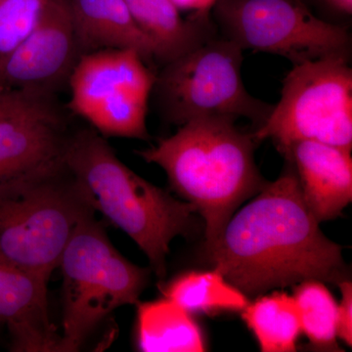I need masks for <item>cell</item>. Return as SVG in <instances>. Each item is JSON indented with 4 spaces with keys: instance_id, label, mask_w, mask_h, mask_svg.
I'll use <instances>...</instances> for the list:
<instances>
[{
    "instance_id": "cell-1",
    "label": "cell",
    "mask_w": 352,
    "mask_h": 352,
    "mask_svg": "<svg viewBox=\"0 0 352 352\" xmlns=\"http://www.w3.org/2000/svg\"><path fill=\"white\" fill-rule=\"evenodd\" d=\"M289 166L206 245L208 263L247 296L307 280L340 284L346 275L342 247L322 232Z\"/></svg>"
},
{
    "instance_id": "cell-2",
    "label": "cell",
    "mask_w": 352,
    "mask_h": 352,
    "mask_svg": "<svg viewBox=\"0 0 352 352\" xmlns=\"http://www.w3.org/2000/svg\"><path fill=\"white\" fill-rule=\"evenodd\" d=\"M256 143L235 122L210 118L182 124L173 135L138 154L161 166L173 191L201 215L208 245L241 204L266 184L254 162Z\"/></svg>"
},
{
    "instance_id": "cell-3",
    "label": "cell",
    "mask_w": 352,
    "mask_h": 352,
    "mask_svg": "<svg viewBox=\"0 0 352 352\" xmlns=\"http://www.w3.org/2000/svg\"><path fill=\"white\" fill-rule=\"evenodd\" d=\"M63 157L95 212L129 235L155 274L166 277L171 241L191 232L195 208L131 170L90 126L74 129Z\"/></svg>"
},
{
    "instance_id": "cell-4",
    "label": "cell",
    "mask_w": 352,
    "mask_h": 352,
    "mask_svg": "<svg viewBox=\"0 0 352 352\" xmlns=\"http://www.w3.org/2000/svg\"><path fill=\"white\" fill-rule=\"evenodd\" d=\"M94 214L64 157L0 180V256L48 282L76 226Z\"/></svg>"
},
{
    "instance_id": "cell-5",
    "label": "cell",
    "mask_w": 352,
    "mask_h": 352,
    "mask_svg": "<svg viewBox=\"0 0 352 352\" xmlns=\"http://www.w3.org/2000/svg\"><path fill=\"white\" fill-rule=\"evenodd\" d=\"M95 215L76 226L58 266L63 277L59 352L80 351L113 310L136 305L149 281L150 270L127 261Z\"/></svg>"
},
{
    "instance_id": "cell-6",
    "label": "cell",
    "mask_w": 352,
    "mask_h": 352,
    "mask_svg": "<svg viewBox=\"0 0 352 352\" xmlns=\"http://www.w3.org/2000/svg\"><path fill=\"white\" fill-rule=\"evenodd\" d=\"M242 63V48L217 34L161 66L153 92L164 119L182 126L194 120L245 118L258 129L274 106L247 91Z\"/></svg>"
},
{
    "instance_id": "cell-7",
    "label": "cell",
    "mask_w": 352,
    "mask_h": 352,
    "mask_svg": "<svg viewBox=\"0 0 352 352\" xmlns=\"http://www.w3.org/2000/svg\"><path fill=\"white\" fill-rule=\"evenodd\" d=\"M272 139L280 152L298 141L352 148V69L349 55L333 54L294 65L281 99L252 133Z\"/></svg>"
},
{
    "instance_id": "cell-8",
    "label": "cell",
    "mask_w": 352,
    "mask_h": 352,
    "mask_svg": "<svg viewBox=\"0 0 352 352\" xmlns=\"http://www.w3.org/2000/svg\"><path fill=\"white\" fill-rule=\"evenodd\" d=\"M156 72L132 50L83 55L69 78L66 107L104 138L149 140L148 103Z\"/></svg>"
},
{
    "instance_id": "cell-9",
    "label": "cell",
    "mask_w": 352,
    "mask_h": 352,
    "mask_svg": "<svg viewBox=\"0 0 352 352\" xmlns=\"http://www.w3.org/2000/svg\"><path fill=\"white\" fill-rule=\"evenodd\" d=\"M212 8L222 36L243 50L279 55L294 65L349 55L346 28L315 17L298 0H217Z\"/></svg>"
},
{
    "instance_id": "cell-10",
    "label": "cell",
    "mask_w": 352,
    "mask_h": 352,
    "mask_svg": "<svg viewBox=\"0 0 352 352\" xmlns=\"http://www.w3.org/2000/svg\"><path fill=\"white\" fill-rule=\"evenodd\" d=\"M83 55L69 0H47L31 34L0 64V85L58 96Z\"/></svg>"
},
{
    "instance_id": "cell-11",
    "label": "cell",
    "mask_w": 352,
    "mask_h": 352,
    "mask_svg": "<svg viewBox=\"0 0 352 352\" xmlns=\"http://www.w3.org/2000/svg\"><path fill=\"white\" fill-rule=\"evenodd\" d=\"M71 116L58 96H43L0 119V180L63 157Z\"/></svg>"
},
{
    "instance_id": "cell-12",
    "label": "cell",
    "mask_w": 352,
    "mask_h": 352,
    "mask_svg": "<svg viewBox=\"0 0 352 352\" xmlns=\"http://www.w3.org/2000/svg\"><path fill=\"white\" fill-rule=\"evenodd\" d=\"M47 284L0 256V327L11 351L59 352L61 336L50 321Z\"/></svg>"
},
{
    "instance_id": "cell-13",
    "label": "cell",
    "mask_w": 352,
    "mask_h": 352,
    "mask_svg": "<svg viewBox=\"0 0 352 352\" xmlns=\"http://www.w3.org/2000/svg\"><path fill=\"white\" fill-rule=\"evenodd\" d=\"M349 150L302 140L283 150L295 170L303 199L319 222L336 219L352 200Z\"/></svg>"
},
{
    "instance_id": "cell-14",
    "label": "cell",
    "mask_w": 352,
    "mask_h": 352,
    "mask_svg": "<svg viewBox=\"0 0 352 352\" xmlns=\"http://www.w3.org/2000/svg\"><path fill=\"white\" fill-rule=\"evenodd\" d=\"M83 53L132 50L156 62L154 44L132 18L124 0H69Z\"/></svg>"
},
{
    "instance_id": "cell-15",
    "label": "cell",
    "mask_w": 352,
    "mask_h": 352,
    "mask_svg": "<svg viewBox=\"0 0 352 352\" xmlns=\"http://www.w3.org/2000/svg\"><path fill=\"white\" fill-rule=\"evenodd\" d=\"M132 18L154 44L160 66L217 36L210 12L183 19L171 0H124Z\"/></svg>"
},
{
    "instance_id": "cell-16",
    "label": "cell",
    "mask_w": 352,
    "mask_h": 352,
    "mask_svg": "<svg viewBox=\"0 0 352 352\" xmlns=\"http://www.w3.org/2000/svg\"><path fill=\"white\" fill-rule=\"evenodd\" d=\"M136 344L143 352L205 351L201 328L191 314L168 298L138 302Z\"/></svg>"
},
{
    "instance_id": "cell-17",
    "label": "cell",
    "mask_w": 352,
    "mask_h": 352,
    "mask_svg": "<svg viewBox=\"0 0 352 352\" xmlns=\"http://www.w3.org/2000/svg\"><path fill=\"white\" fill-rule=\"evenodd\" d=\"M163 293L190 314L243 311L250 303L248 296L214 268L182 273L164 287Z\"/></svg>"
},
{
    "instance_id": "cell-18",
    "label": "cell",
    "mask_w": 352,
    "mask_h": 352,
    "mask_svg": "<svg viewBox=\"0 0 352 352\" xmlns=\"http://www.w3.org/2000/svg\"><path fill=\"white\" fill-rule=\"evenodd\" d=\"M243 318L264 352L295 351L302 333L294 296L273 293L259 296L243 310Z\"/></svg>"
},
{
    "instance_id": "cell-19",
    "label": "cell",
    "mask_w": 352,
    "mask_h": 352,
    "mask_svg": "<svg viewBox=\"0 0 352 352\" xmlns=\"http://www.w3.org/2000/svg\"><path fill=\"white\" fill-rule=\"evenodd\" d=\"M302 332L315 346L333 349L337 344L338 303L318 280H307L296 289Z\"/></svg>"
},
{
    "instance_id": "cell-20",
    "label": "cell",
    "mask_w": 352,
    "mask_h": 352,
    "mask_svg": "<svg viewBox=\"0 0 352 352\" xmlns=\"http://www.w3.org/2000/svg\"><path fill=\"white\" fill-rule=\"evenodd\" d=\"M47 0H0V64L36 25Z\"/></svg>"
},
{
    "instance_id": "cell-21",
    "label": "cell",
    "mask_w": 352,
    "mask_h": 352,
    "mask_svg": "<svg viewBox=\"0 0 352 352\" xmlns=\"http://www.w3.org/2000/svg\"><path fill=\"white\" fill-rule=\"evenodd\" d=\"M342 291V302L338 305L337 336L352 346V284L349 280H342L339 284Z\"/></svg>"
},
{
    "instance_id": "cell-22",
    "label": "cell",
    "mask_w": 352,
    "mask_h": 352,
    "mask_svg": "<svg viewBox=\"0 0 352 352\" xmlns=\"http://www.w3.org/2000/svg\"><path fill=\"white\" fill-rule=\"evenodd\" d=\"M43 96L48 95L34 94L0 85V119L31 105Z\"/></svg>"
},
{
    "instance_id": "cell-23",
    "label": "cell",
    "mask_w": 352,
    "mask_h": 352,
    "mask_svg": "<svg viewBox=\"0 0 352 352\" xmlns=\"http://www.w3.org/2000/svg\"><path fill=\"white\" fill-rule=\"evenodd\" d=\"M171 1L179 10L210 12L217 0H171Z\"/></svg>"
},
{
    "instance_id": "cell-24",
    "label": "cell",
    "mask_w": 352,
    "mask_h": 352,
    "mask_svg": "<svg viewBox=\"0 0 352 352\" xmlns=\"http://www.w3.org/2000/svg\"><path fill=\"white\" fill-rule=\"evenodd\" d=\"M333 6L346 14H351L352 0H329Z\"/></svg>"
}]
</instances>
